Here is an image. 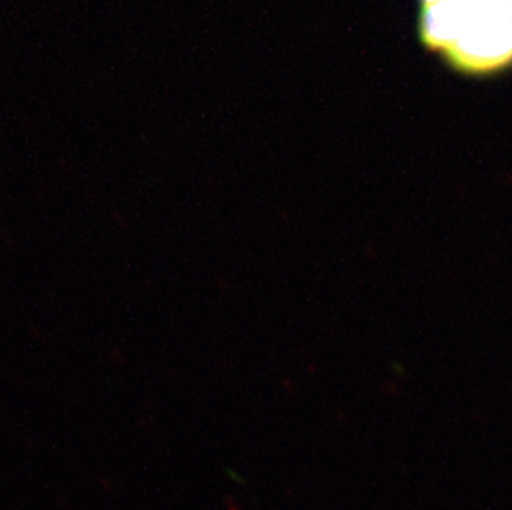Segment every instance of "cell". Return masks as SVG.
<instances>
[{"label": "cell", "instance_id": "cell-1", "mask_svg": "<svg viewBox=\"0 0 512 510\" xmlns=\"http://www.w3.org/2000/svg\"><path fill=\"white\" fill-rule=\"evenodd\" d=\"M423 30L464 68L512 58V0H423Z\"/></svg>", "mask_w": 512, "mask_h": 510}]
</instances>
